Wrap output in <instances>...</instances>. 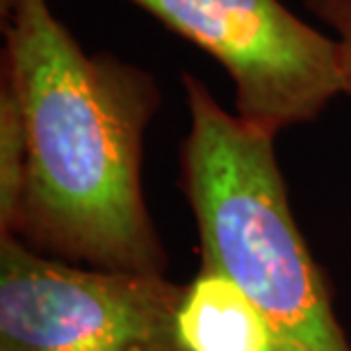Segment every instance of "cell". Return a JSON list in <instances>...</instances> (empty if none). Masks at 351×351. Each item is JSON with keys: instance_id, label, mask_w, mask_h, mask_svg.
<instances>
[{"instance_id": "cell-2", "label": "cell", "mask_w": 351, "mask_h": 351, "mask_svg": "<svg viewBox=\"0 0 351 351\" xmlns=\"http://www.w3.org/2000/svg\"><path fill=\"white\" fill-rule=\"evenodd\" d=\"M189 128L182 187L201 267L230 278L269 324L276 351H351L319 265L294 219L274 135L228 112L182 75Z\"/></svg>"}, {"instance_id": "cell-6", "label": "cell", "mask_w": 351, "mask_h": 351, "mask_svg": "<svg viewBox=\"0 0 351 351\" xmlns=\"http://www.w3.org/2000/svg\"><path fill=\"white\" fill-rule=\"evenodd\" d=\"M25 167L27 137L23 110L14 87L0 78V237H12L16 228Z\"/></svg>"}, {"instance_id": "cell-4", "label": "cell", "mask_w": 351, "mask_h": 351, "mask_svg": "<svg viewBox=\"0 0 351 351\" xmlns=\"http://www.w3.org/2000/svg\"><path fill=\"white\" fill-rule=\"evenodd\" d=\"M203 48L233 80L235 112L276 137L345 96L338 46L280 0H125Z\"/></svg>"}, {"instance_id": "cell-1", "label": "cell", "mask_w": 351, "mask_h": 351, "mask_svg": "<svg viewBox=\"0 0 351 351\" xmlns=\"http://www.w3.org/2000/svg\"><path fill=\"white\" fill-rule=\"evenodd\" d=\"M3 78L25 121L27 167L12 237L60 261L165 274L142 189L144 135L160 108L151 73L91 55L48 0H0Z\"/></svg>"}, {"instance_id": "cell-7", "label": "cell", "mask_w": 351, "mask_h": 351, "mask_svg": "<svg viewBox=\"0 0 351 351\" xmlns=\"http://www.w3.org/2000/svg\"><path fill=\"white\" fill-rule=\"evenodd\" d=\"M306 7L331 27L342 73L345 96L351 101V0H306Z\"/></svg>"}, {"instance_id": "cell-3", "label": "cell", "mask_w": 351, "mask_h": 351, "mask_svg": "<svg viewBox=\"0 0 351 351\" xmlns=\"http://www.w3.org/2000/svg\"><path fill=\"white\" fill-rule=\"evenodd\" d=\"M185 285L60 261L0 237V351H185Z\"/></svg>"}, {"instance_id": "cell-5", "label": "cell", "mask_w": 351, "mask_h": 351, "mask_svg": "<svg viewBox=\"0 0 351 351\" xmlns=\"http://www.w3.org/2000/svg\"><path fill=\"white\" fill-rule=\"evenodd\" d=\"M176 328L185 351H276L271 328L254 301L208 267L185 285Z\"/></svg>"}]
</instances>
